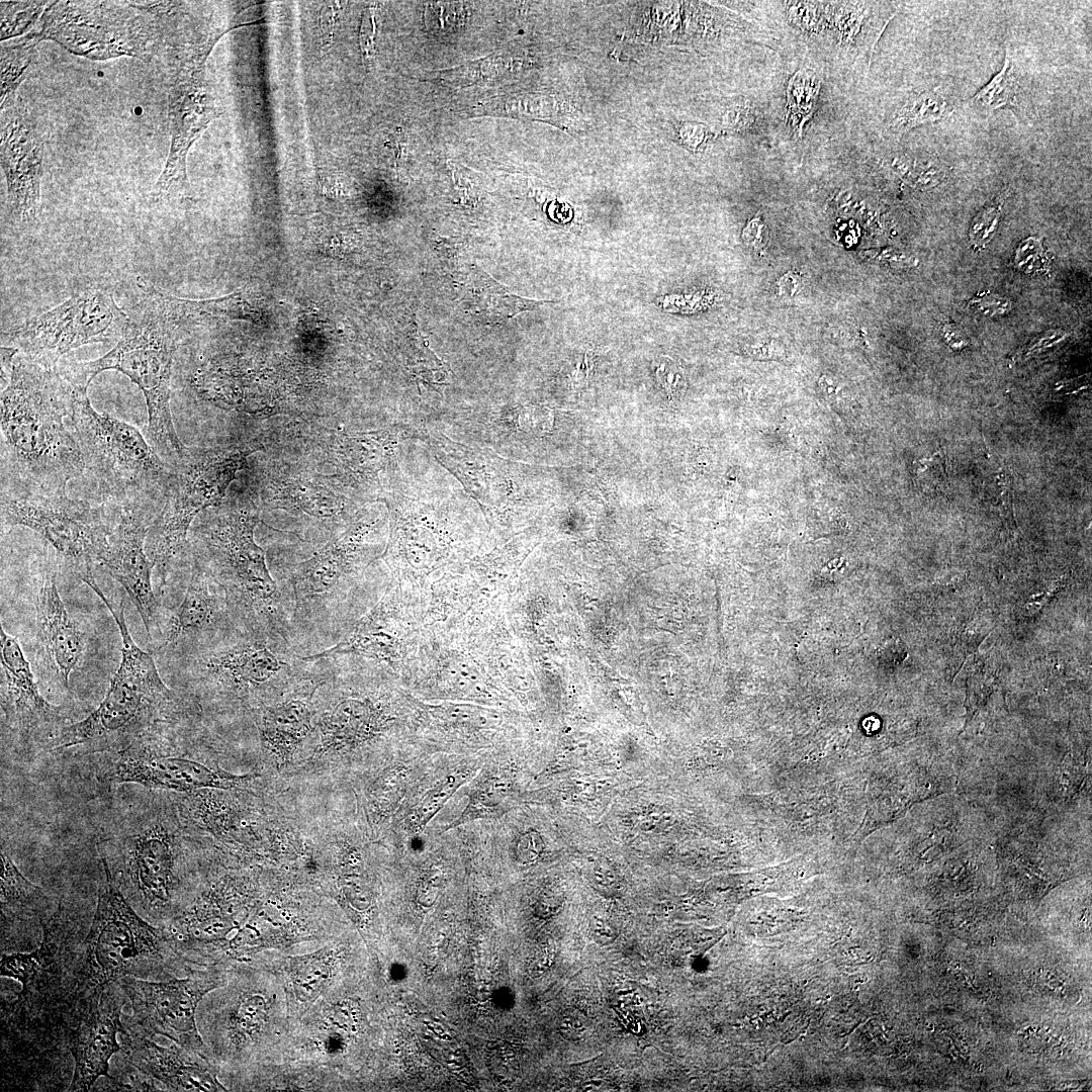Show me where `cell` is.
I'll return each instance as SVG.
<instances>
[{
	"label": "cell",
	"mask_w": 1092,
	"mask_h": 1092,
	"mask_svg": "<svg viewBox=\"0 0 1092 1092\" xmlns=\"http://www.w3.org/2000/svg\"><path fill=\"white\" fill-rule=\"evenodd\" d=\"M207 680L225 689L263 688L297 670L264 642L237 643L201 655L195 666Z\"/></svg>",
	"instance_id": "603a6c76"
},
{
	"label": "cell",
	"mask_w": 1092,
	"mask_h": 1092,
	"mask_svg": "<svg viewBox=\"0 0 1092 1092\" xmlns=\"http://www.w3.org/2000/svg\"><path fill=\"white\" fill-rule=\"evenodd\" d=\"M942 331L945 340L951 347L960 349L966 346V339L962 335L961 331L952 325L944 326Z\"/></svg>",
	"instance_id": "94428289"
},
{
	"label": "cell",
	"mask_w": 1092,
	"mask_h": 1092,
	"mask_svg": "<svg viewBox=\"0 0 1092 1092\" xmlns=\"http://www.w3.org/2000/svg\"><path fill=\"white\" fill-rule=\"evenodd\" d=\"M363 534L361 526L349 529L295 568L291 584L298 604L325 599L336 590L341 578L350 570Z\"/></svg>",
	"instance_id": "cb8c5ba5"
},
{
	"label": "cell",
	"mask_w": 1092,
	"mask_h": 1092,
	"mask_svg": "<svg viewBox=\"0 0 1092 1092\" xmlns=\"http://www.w3.org/2000/svg\"><path fill=\"white\" fill-rule=\"evenodd\" d=\"M992 692V681L990 679H983L981 677H973L969 680L967 691L968 712L974 715Z\"/></svg>",
	"instance_id": "c3c4849f"
},
{
	"label": "cell",
	"mask_w": 1092,
	"mask_h": 1092,
	"mask_svg": "<svg viewBox=\"0 0 1092 1092\" xmlns=\"http://www.w3.org/2000/svg\"><path fill=\"white\" fill-rule=\"evenodd\" d=\"M128 323L108 290L91 287L5 333V340L24 357L55 367L63 355L83 345L119 340Z\"/></svg>",
	"instance_id": "9c48e42d"
},
{
	"label": "cell",
	"mask_w": 1092,
	"mask_h": 1092,
	"mask_svg": "<svg viewBox=\"0 0 1092 1092\" xmlns=\"http://www.w3.org/2000/svg\"><path fill=\"white\" fill-rule=\"evenodd\" d=\"M73 391L58 365L16 355L1 390V494L65 493L83 473L81 450L65 424Z\"/></svg>",
	"instance_id": "7a4b0ae2"
},
{
	"label": "cell",
	"mask_w": 1092,
	"mask_h": 1092,
	"mask_svg": "<svg viewBox=\"0 0 1092 1092\" xmlns=\"http://www.w3.org/2000/svg\"><path fill=\"white\" fill-rule=\"evenodd\" d=\"M26 38L21 43L1 49V109L13 104L15 92L25 79L31 63L35 43Z\"/></svg>",
	"instance_id": "d6a6232c"
},
{
	"label": "cell",
	"mask_w": 1092,
	"mask_h": 1092,
	"mask_svg": "<svg viewBox=\"0 0 1092 1092\" xmlns=\"http://www.w3.org/2000/svg\"><path fill=\"white\" fill-rule=\"evenodd\" d=\"M117 982L132 1010L123 1023L147 1036L163 1035L203 1055L196 1010L206 993L221 986V978L204 973L158 982L127 976Z\"/></svg>",
	"instance_id": "4fadbf2b"
},
{
	"label": "cell",
	"mask_w": 1092,
	"mask_h": 1092,
	"mask_svg": "<svg viewBox=\"0 0 1092 1092\" xmlns=\"http://www.w3.org/2000/svg\"><path fill=\"white\" fill-rule=\"evenodd\" d=\"M502 68V60L489 56L485 59L467 63L457 69L442 72V79L448 82L471 83L493 76Z\"/></svg>",
	"instance_id": "ab89813d"
},
{
	"label": "cell",
	"mask_w": 1092,
	"mask_h": 1092,
	"mask_svg": "<svg viewBox=\"0 0 1092 1092\" xmlns=\"http://www.w3.org/2000/svg\"><path fill=\"white\" fill-rule=\"evenodd\" d=\"M120 1052L142 1074L170 1091H225L204 1055L179 1044L161 1046L122 1021Z\"/></svg>",
	"instance_id": "44dd1931"
},
{
	"label": "cell",
	"mask_w": 1092,
	"mask_h": 1092,
	"mask_svg": "<svg viewBox=\"0 0 1092 1092\" xmlns=\"http://www.w3.org/2000/svg\"><path fill=\"white\" fill-rule=\"evenodd\" d=\"M119 506H95L67 493L1 494V520L40 535L80 578L93 573L108 548Z\"/></svg>",
	"instance_id": "ba28073f"
},
{
	"label": "cell",
	"mask_w": 1092,
	"mask_h": 1092,
	"mask_svg": "<svg viewBox=\"0 0 1092 1092\" xmlns=\"http://www.w3.org/2000/svg\"><path fill=\"white\" fill-rule=\"evenodd\" d=\"M508 791L509 783L502 772L486 776L474 789L467 807L454 825L499 814Z\"/></svg>",
	"instance_id": "e575fe53"
},
{
	"label": "cell",
	"mask_w": 1092,
	"mask_h": 1092,
	"mask_svg": "<svg viewBox=\"0 0 1092 1092\" xmlns=\"http://www.w3.org/2000/svg\"><path fill=\"white\" fill-rule=\"evenodd\" d=\"M371 726L372 712L365 703L343 701L324 720V742L326 745L353 742L364 737Z\"/></svg>",
	"instance_id": "4dcf8cb0"
},
{
	"label": "cell",
	"mask_w": 1092,
	"mask_h": 1092,
	"mask_svg": "<svg viewBox=\"0 0 1092 1092\" xmlns=\"http://www.w3.org/2000/svg\"><path fill=\"white\" fill-rule=\"evenodd\" d=\"M7 107L1 119V166L8 208L16 220L33 222L40 209L43 143L25 113Z\"/></svg>",
	"instance_id": "d6986e66"
},
{
	"label": "cell",
	"mask_w": 1092,
	"mask_h": 1092,
	"mask_svg": "<svg viewBox=\"0 0 1092 1092\" xmlns=\"http://www.w3.org/2000/svg\"><path fill=\"white\" fill-rule=\"evenodd\" d=\"M108 608L119 629L122 648L119 666L100 705L85 719L62 727L47 744L49 751L74 747L89 750L124 748L184 710L180 698L159 674L153 655L133 641L124 618L123 602L115 606L94 575L82 579Z\"/></svg>",
	"instance_id": "3957f363"
},
{
	"label": "cell",
	"mask_w": 1092,
	"mask_h": 1092,
	"mask_svg": "<svg viewBox=\"0 0 1092 1092\" xmlns=\"http://www.w3.org/2000/svg\"><path fill=\"white\" fill-rule=\"evenodd\" d=\"M654 372L670 399L679 398L684 394L686 377L681 367L673 359L666 356L658 358Z\"/></svg>",
	"instance_id": "60d3db41"
},
{
	"label": "cell",
	"mask_w": 1092,
	"mask_h": 1092,
	"mask_svg": "<svg viewBox=\"0 0 1092 1092\" xmlns=\"http://www.w3.org/2000/svg\"><path fill=\"white\" fill-rule=\"evenodd\" d=\"M104 879L85 940L83 982L89 997L123 977L164 980L177 951L165 930L143 918L114 883L102 857Z\"/></svg>",
	"instance_id": "8992f818"
},
{
	"label": "cell",
	"mask_w": 1092,
	"mask_h": 1092,
	"mask_svg": "<svg viewBox=\"0 0 1092 1092\" xmlns=\"http://www.w3.org/2000/svg\"><path fill=\"white\" fill-rule=\"evenodd\" d=\"M790 21L802 29L813 30L819 24V13L815 5L800 3L793 5L789 11Z\"/></svg>",
	"instance_id": "681fc988"
},
{
	"label": "cell",
	"mask_w": 1092,
	"mask_h": 1092,
	"mask_svg": "<svg viewBox=\"0 0 1092 1092\" xmlns=\"http://www.w3.org/2000/svg\"><path fill=\"white\" fill-rule=\"evenodd\" d=\"M310 721L308 706L299 700L265 707L261 715L262 736L271 749L287 754L307 735Z\"/></svg>",
	"instance_id": "83f0119b"
},
{
	"label": "cell",
	"mask_w": 1092,
	"mask_h": 1092,
	"mask_svg": "<svg viewBox=\"0 0 1092 1092\" xmlns=\"http://www.w3.org/2000/svg\"><path fill=\"white\" fill-rule=\"evenodd\" d=\"M334 961L331 949L289 960L288 978L298 1002L311 1003L324 992L331 981Z\"/></svg>",
	"instance_id": "f546056e"
},
{
	"label": "cell",
	"mask_w": 1092,
	"mask_h": 1092,
	"mask_svg": "<svg viewBox=\"0 0 1092 1092\" xmlns=\"http://www.w3.org/2000/svg\"><path fill=\"white\" fill-rule=\"evenodd\" d=\"M998 484H999V487H1000L999 510H1000L1001 518H1002V520H1003V522L1006 525L1008 530L1016 531L1017 526H1016V521H1015V515H1014L1013 493H1012L1010 477L1008 475L1001 474L999 476Z\"/></svg>",
	"instance_id": "7dc6e473"
},
{
	"label": "cell",
	"mask_w": 1092,
	"mask_h": 1092,
	"mask_svg": "<svg viewBox=\"0 0 1092 1092\" xmlns=\"http://www.w3.org/2000/svg\"><path fill=\"white\" fill-rule=\"evenodd\" d=\"M375 28V10L370 6L364 12L360 29V48L366 65H371L373 60Z\"/></svg>",
	"instance_id": "bcb514c9"
},
{
	"label": "cell",
	"mask_w": 1092,
	"mask_h": 1092,
	"mask_svg": "<svg viewBox=\"0 0 1092 1092\" xmlns=\"http://www.w3.org/2000/svg\"><path fill=\"white\" fill-rule=\"evenodd\" d=\"M127 1003L118 982L104 988L84 1011L71 1039L74 1069L68 1091L92 1090L100 1077L110 1080L109 1061L120 1052L117 1033L122 1029V1008Z\"/></svg>",
	"instance_id": "ac0fdd59"
},
{
	"label": "cell",
	"mask_w": 1092,
	"mask_h": 1092,
	"mask_svg": "<svg viewBox=\"0 0 1092 1092\" xmlns=\"http://www.w3.org/2000/svg\"><path fill=\"white\" fill-rule=\"evenodd\" d=\"M468 280L465 293L467 306L491 318L512 317L541 303L511 293L477 266L472 268Z\"/></svg>",
	"instance_id": "f1b7e54d"
},
{
	"label": "cell",
	"mask_w": 1092,
	"mask_h": 1092,
	"mask_svg": "<svg viewBox=\"0 0 1092 1092\" xmlns=\"http://www.w3.org/2000/svg\"><path fill=\"white\" fill-rule=\"evenodd\" d=\"M744 243L755 251H762L768 240V230L761 217H753L743 230Z\"/></svg>",
	"instance_id": "f907efd6"
},
{
	"label": "cell",
	"mask_w": 1092,
	"mask_h": 1092,
	"mask_svg": "<svg viewBox=\"0 0 1092 1092\" xmlns=\"http://www.w3.org/2000/svg\"><path fill=\"white\" fill-rule=\"evenodd\" d=\"M879 260H884L892 266H910L915 263V260L903 253H899L893 250H884L878 256H873Z\"/></svg>",
	"instance_id": "91938a15"
},
{
	"label": "cell",
	"mask_w": 1092,
	"mask_h": 1092,
	"mask_svg": "<svg viewBox=\"0 0 1092 1092\" xmlns=\"http://www.w3.org/2000/svg\"><path fill=\"white\" fill-rule=\"evenodd\" d=\"M563 1024L565 1025L567 1034L569 1036L579 1037V1036L582 1035V1032L584 1031V1027L582 1025V1022L579 1019H577L576 1017H572L571 1019L565 1018V1020L563 1021Z\"/></svg>",
	"instance_id": "be15d7a7"
},
{
	"label": "cell",
	"mask_w": 1092,
	"mask_h": 1092,
	"mask_svg": "<svg viewBox=\"0 0 1092 1092\" xmlns=\"http://www.w3.org/2000/svg\"><path fill=\"white\" fill-rule=\"evenodd\" d=\"M1019 88V78L1015 64L1006 48L1002 69L973 97V103L985 110L994 111L1014 105Z\"/></svg>",
	"instance_id": "836d02e7"
},
{
	"label": "cell",
	"mask_w": 1092,
	"mask_h": 1092,
	"mask_svg": "<svg viewBox=\"0 0 1092 1092\" xmlns=\"http://www.w3.org/2000/svg\"><path fill=\"white\" fill-rule=\"evenodd\" d=\"M221 615L222 601L211 592L204 571L195 569L182 603L168 621L159 650L165 651L186 639L206 634L215 627Z\"/></svg>",
	"instance_id": "d4e9b609"
},
{
	"label": "cell",
	"mask_w": 1092,
	"mask_h": 1092,
	"mask_svg": "<svg viewBox=\"0 0 1092 1092\" xmlns=\"http://www.w3.org/2000/svg\"><path fill=\"white\" fill-rule=\"evenodd\" d=\"M1009 193L1010 190L1006 189L974 217L969 233L974 247H985L992 240L999 226Z\"/></svg>",
	"instance_id": "f35d334b"
},
{
	"label": "cell",
	"mask_w": 1092,
	"mask_h": 1092,
	"mask_svg": "<svg viewBox=\"0 0 1092 1092\" xmlns=\"http://www.w3.org/2000/svg\"><path fill=\"white\" fill-rule=\"evenodd\" d=\"M951 113V108L936 90L923 91L909 97L894 113L890 127L895 132H906L918 125L934 123Z\"/></svg>",
	"instance_id": "1f68e13d"
},
{
	"label": "cell",
	"mask_w": 1092,
	"mask_h": 1092,
	"mask_svg": "<svg viewBox=\"0 0 1092 1092\" xmlns=\"http://www.w3.org/2000/svg\"><path fill=\"white\" fill-rule=\"evenodd\" d=\"M800 285H801L800 278L797 275H793V274H790V273L786 274L784 277H782L780 279V283H778V287L780 288V292L781 293H787V294L796 293L800 289L799 288Z\"/></svg>",
	"instance_id": "6125c7cd"
},
{
	"label": "cell",
	"mask_w": 1092,
	"mask_h": 1092,
	"mask_svg": "<svg viewBox=\"0 0 1092 1092\" xmlns=\"http://www.w3.org/2000/svg\"><path fill=\"white\" fill-rule=\"evenodd\" d=\"M436 459L463 485L487 518H502L519 502L520 484L515 463L486 448H469L441 432L427 436Z\"/></svg>",
	"instance_id": "e0dca14e"
},
{
	"label": "cell",
	"mask_w": 1092,
	"mask_h": 1092,
	"mask_svg": "<svg viewBox=\"0 0 1092 1092\" xmlns=\"http://www.w3.org/2000/svg\"><path fill=\"white\" fill-rule=\"evenodd\" d=\"M27 38L54 39L91 59L121 55L142 58L150 41L144 23L125 9L97 2L63 1L48 5L39 29Z\"/></svg>",
	"instance_id": "7c38bea8"
},
{
	"label": "cell",
	"mask_w": 1092,
	"mask_h": 1092,
	"mask_svg": "<svg viewBox=\"0 0 1092 1092\" xmlns=\"http://www.w3.org/2000/svg\"><path fill=\"white\" fill-rule=\"evenodd\" d=\"M542 847L543 840L539 834L534 831L527 832L517 843L518 858L524 862L531 861L540 854Z\"/></svg>",
	"instance_id": "f5cc1de1"
},
{
	"label": "cell",
	"mask_w": 1092,
	"mask_h": 1092,
	"mask_svg": "<svg viewBox=\"0 0 1092 1092\" xmlns=\"http://www.w3.org/2000/svg\"><path fill=\"white\" fill-rule=\"evenodd\" d=\"M727 113L729 126L738 128L745 127L753 121V112L747 104L736 106Z\"/></svg>",
	"instance_id": "680465c9"
},
{
	"label": "cell",
	"mask_w": 1092,
	"mask_h": 1092,
	"mask_svg": "<svg viewBox=\"0 0 1092 1092\" xmlns=\"http://www.w3.org/2000/svg\"><path fill=\"white\" fill-rule=\"evenodd\" d=\"M159 728L117 751L103 779L111 784L189 792L200 788H228L236 779L224 771L183 756L164 754Z\"/></svg>",
	"instance_id": "9a60e30c"
},
{
	"label": "cell",
	"mask_w": 1092,
	"mask_h": 1092,
	"mask_svg": "<svg viewBox=\"0 0 1092 1092\" xmlns=\"http://www.w3.org/2000/svg\"><path fill=\"white\" fill-rule=\"evenodd\" d=\"M88 930L59 903L41 923L35 950L1 954V976L21 984L16 999L2 1008V1023L27 1065L44 1071L49 1057L54 1062L65 1050L70 1053L72 1035L92 1001L83 982Z\"/></svg>",
	"instance_id": "6da1fadb"
},
{
	"label": "cell",
	"mask_w": 1092,
	"mask_h": 1092,
	"mask_svg": "<svg viewBox=\"0 0 1092 1092\" xmlns=\"http://www.w3.org/2000/svg\"><path fill=\"white\" fill-rule=\"evenodd\" d=\"M156 514L146 508L119 506L101 564L119 582L136 608L153 638L158 629V602L152 584L154 565L146 552V539Z\"/></svg>",
	"instance_id": "2e32d148"
},
{
	"label": "cell",
	"mask_w": 1092,
	"mask_h": 1092,
	"mask_svg": "<svg viewBox=\"0 0 1092 1092\" xmlns=\"http://www.w3.org/2000/svg\"><path fill=\"white\" fill-rule=\"evenodd\" d=\"M258 515L225 507L207 514L194 529L229 600L248 612L272 611L277 587L265 553L254 541Z\"/></svg>",
	"instance_id": "30bf717a"
},
{
	"label": "cell",
	"mask_w": 1092,
	"mask_h": 1092,
	"mask_svg": "<svg viewBox=\"0 0 1092 1092\" xmlns=\"http://www.w3.org/2000/svg\"><path fill=\"white\" fill-rule=\"evenodd\" d=\"M337 17L338 5L336 3H329L323 7L320 16L323 48H329L332 43Z\"/></svg>",
	"instance_id": "db71d44e"
},
{
	"label": "cell",
	"mask_w": 1092,
	"mask_h": 1092,
	"mask_svg": "<svg viewBox=\"0 0 1092 1092\" xmlns=\"http://www.w3.org/2000/svg\"><path fill=\"white\" fill-rule=\"evenodd\" d=\"M1041 258L1042 251L1040 240L1035 237H1031L1023 241L1018 247L1014 263L1018 268L1024 271H1034L1039 269L1036 264V259L1044 263Z\"/></svg>",
	"instance_id": "f6af8a7d"
},
{
	"label": "cell",
	"mask_w": 1092,
	"mask_h": 1092,
	"mask_svg": "<svg viewBox=\"0 0 1092 1092\" xmlns=\"http://www.w3.org/2000/svg\"><path fill=\"white\" fill-rule=\"evenodd\" d=\"M19 351L14 347L1 346V390H3L11 377L14 359Z\"/></svg>",
	"instance_id": "6f0895ef"
},
{
	"label": "cell",
	"mask_w": 1092,
	"mask_h": 1092,
	"mask_svg": "<svg viewBox=\"0 0 1092 1092\" xmlns=\"http://www.w3.org/2000/svg\"><path fill=\"white\" fill-rule=\"evenodd\" d=\"M487 1063L491 1073L499 1078L509 1077L517 1070L515 1053L506 1044L492 1043L487 1054Z\"/></svg>",
	"instance_id": "7bdbcfd3"
},
{
	"label": "cell",
	"mask_w": 1092,
	"mask_h": 1092,
	"mask_svg": "<svg viewBox=\"0 0 1092 1092\" xmlns=\"http://www.w3.org/2000/svg\"><path fill=\"white\" fill-rule=\"evenodd\" d=\"M820 89V80L808 70L798 71L788 86V116L795 124L794 129L802 130V124L812 114L813 105Z\"/></svg>",
	"instance_id": "d590c367"
},
{
	"label": "cell",
	"mask_w": 1092,
	"mask_h": 1092,
	"mask_svg": "<svg viewBox=\"0 0 1092 1092\" xmlns=\"http://www.w3.org/2000/svg\"><path fill=\"white\" fill-rule=\"evenodd\" d=\"M1011 302L1003 297L990 292L977 294L969 301V306L984 315H998L1011 309Z\"/></svg>",
	"instance_id": "ee69618b"
},
{
	"label": "cell",
	"mask_w": 1092,
	"mask_h": 1092,
	"mask_svg": "<svg viewBox=\"0 0 1092 1092\" xmlns=\"http://www.w3.org/2000/svg\"><path fill=\"white\" fill-rule=\"evenodd\" d=\"M36 637L47 668L55 680L69 690L71 673L79 665L85 634L66 609L57 585V568L44 563L36 577Z\"/></svg>",
	"instance_id": "7402d4cb"
},
{
	"label": "cell",
	"mask_w": 1092,
	"mask_h": 1092,
	"mask_svg": "<svg viewBox=\"0 0 1092 1092\" xmlns=\"http://www.w3.org/2000/svg\"><path fill=\"white\" fill-rule=\"evenodd\" d=\"M215 40L199 48L177 72L169 91L171 146L164 170L152 198H166L188 185L186 158L190 147L217 116L211 90L205 80V60Z\"/></svg>",
	"instance_id": "5bb4252c"
},
{
	"label": "cell",
	"mask_w": 1092,
	"mask_h": 1092,
	"mask_svg": "<svg viewBox=\"0 0 1092 1092\" xmlns=\"http://www.w3.org/2000/svg\"><path fill=\"white\" fill-rule=\"evenodd\" d=\"M869 11L864 9L863 5L851 6L845 11V14H841L839 17V26L842 35L845 39L850 40L854 37L862 25L866 17L869 15Z\"/></svg>",
	"instance_id": "816d5d0a"
},
{
	"label": "cell",
	"mask_w": 1092,
	"mask_h": 1092,
	"mask_svg": "<svg viewBox=\"0 0 1092 1092\" xmlns=\"http://www.w3.org/2000/svg\"><path fill=\"white\" fill-rule=\"evenodd\" d=\"M0 651L4 726L28 741L54 728L63 717L62 709L41 696L18 639L7 634L2 626Z\"/></svg>",
	"instance_id": "ffe728a7"
},
{
	"label": "cell",
	"mask_w": 1092,
	"mask_h": 1092,
	"mask_svg": "<svg viewBox=\"0 0 1092 1092\" xmlns=\"http://www.w3.org/2000/svg\"><path fill=\"white\" fill-rule=\"evenodd\" d=\"M108 869L143 918L160 927L172 919L178 887L176 854L171 834L159 817L127 834L117 860Z\"/></svg>",
	"instance_id": "8fae6325"
},
{
	"label": "cell",
	"mask_w": 1092,
	"mask_h": 1092,
	"mask_svg": "<svg viewBox=\"0 0 1092 1092\" xmlns=\"http://www.w3.org/2000/svg\"><path fill=\"white\" fill-rule=\"evenodd\" d=\"M1 926L12 923H42L52 913V899L28 881L1 847Z\"/></svg>",
	"instance_id": "484cf974"
},
{
	"label": "cell",
	"mask_w": 1092,
	"mask_h": 1092,
	"mask_svg": "<svg viewBox=\"0 0 1092 1092\" xmlns=\"http://www.w3.org/2000/svg\"><path fill=\"white\" fill-rule=\"evenodd\" d=\"M70 431L85 470L112 504L160 509L171 475L166 462L132 425L96 412L87 387L73 391ZM157 514V513H156Z\"/></svg>",
	"instance_id": "5b68a950"
},
{
	"label": "cell",
	"mask_w": 1092,
	"mask_h": 1092,
	"mask_svg": "<svg viewBox=\"0 0 1092 1092\" xmlns=\"http://www.w3.org/2000/svg\"><path fill=\"white\" fill-rule=\"evenodd\" d=\"M136 284L147 296V304L135 318L129 317L117 344L98 359L59 367L73 387L88 388L92 379L105 370L126 375L144 393L152 446L172 464L187 450L175 431L170 408L174 327L179 320L161 296L160 288L142 276L136 278Z\"/></svg>",
	"instance_id": "277c9868"
},
{
	"label": "cell",
	"mask_w": 1092,
	"mask_h": 1092,
	"mask_svg": "<svg viewBox=\"0 0 1092 1092\" xmlns=\"http://www.w3.org/2000/svg\"><path fill=\"white\" fill-rule=\"evenodd\" d=\"M1065 583L1066 575L1053 581L1044 592L1032 596L1024 609L1028 614L1037 613L1064 587Z\"/></svg>",
	"instance_id": "11a10c76"
},
{
	"label": "cell",
	"mask_w": 1092,
	"mask_h": 1092,
	"mask_svg": "<svg viewBox=\"0 0 1092 1092\" xmlns=\"http://www.w3.org/2000/svg\"><path fill=\"white\" fill-rule=\"evenodd\" d=\"M988 634L987 632L984 633V625L975 623L962 632L959 639L961 649L965 654L974 653Z\"/></svg>",
	"instance_id": "9f6ffc18"
},
{
	"label": "cell",
	"mask_w": 1092,
	"mask_h": 1092,
	"mask_svg": "<svg viewBox=\"0 0 1092 1092\" xmlns=\"http://www.w3.org/2000/svg\"><path fill=\"white\" fill-rule=\"evenodd\" d=\"M44 1L1 2V39L20 35L44 11Z\"/></svg>",
	"instance_id": "74e56055"
},
{
	"label": "cell",
	"mask_w": 1092,
	"mask_h": 1092,
	"mask_svg": "<svg viewBox=\"0 0 1092 1092\" xmlns=\"http://www.w3.org/2000/svg\"><path fill=\"white\" fill-rule=\"evenodd\" d=\"M248 453L233 447L187 448L182 457L170 464L164 499L146 539V552L163 582L174 558L187 543L192 522L205 509L221 504Z\"/></svg>",
	"instance_id": "52a82bcc"
},
{
	"label": "cell",
	"mask_w": 1092,
	"mask_h": 1092,
	"mask_svg": "<svg viewBox=\"0 0 1092 1092\" xmlns=\"http://www.w3.org/2000/svg\"><path fill=\"white\" fill-rule=\"evenodd\" d=\"M470 774L469 769L457 770L428 791L412 814V826L417 832L426 827L449 798L466 782Z\"/></svg>",
	"instance_id": "8d00e7d4"
},
{
	"label": "cell",
	"mask_w": 1092,
	"mask_h": 1092,
	"mask_svg": "<svg viewBox=\"0 0 1092 1092\" xmlns=\"http://www.w3.org/2000/svg\"><path fill=\"white\" fill-rule=\"evenodd\" d=\"M397 435L394 429L345 436L339 442V453L356 473L366 478L376 477L394 463Z\"/></svg>",
	"instance_id": "4316f807"
},
{
	"label": "cell",
	"mask_w": 1092,
	"mask_h": 1092,
	"mask_svg": "<svg viewBox=\"0 0 1092 1092\" xmlns=\"http://www.w3.org/2000/svg\"><path fill=\"white\" fill-rule=\"evenodd\" d=\"M917 476L927 489L935 490L946 478L945 465L939 453L918 462Z\"/></svg>",
	"instance_id": "b9f144b4"
}]
</instances>
